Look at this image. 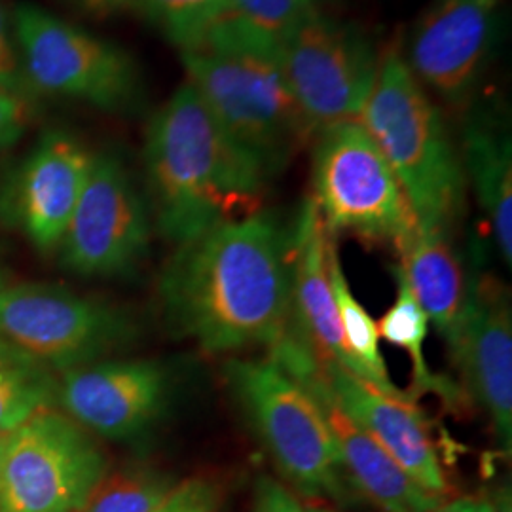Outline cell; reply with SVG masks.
I'll list each match as a JSON object with an SVG mask.
<instances>
[{"mask_svg": "<svg viewBox=\"0 0 512 512\" xmlns=\"http://www.w3.org/2000/svg\"><path fill=\"white\" fill-rule=\"evenodd\" d=\"M162 296L169 321L205 351L272 349L291 327L289 241L266 215L222 222L179 247Z\"/></svg>", "mask_w": 512, "mask_h": 512, "instance_id": "6da1fadb", "label": "cell"}, {"mask_svg": "<svg viewBox=\"0 0 512 512\" xmlns=\"http://www.w3.org/2000/svg\"><path fill=\"white\" fill-rule=\"evenodd\" d=\"M143 158L152 219L177 247L253 215L268 181L188 82L150 118Z\"/></svg>", "mask_w": 512, "mask_h": 512, "instance_id": "7a4b0ae2", "label": "cell"}, {"mask_svg": "<svg viewBox=\"0 0 512 512\" xmlns=\"http://www.w3.org/2000/svg\"><path fill=\"white\" fill-rule=\"evenodd\" d=\"M277 46L226 16L200 48L181 54L186 82L266 179L313 135L289 90Z\"/></svg>", "mask_w": 512, "mask_h": 512, "instance_id": "3957f363", "label": "cell"}, {"mask_svg": "<svg viewBox=\"0 0 512 512\" xmlns=\"http://www.w3.org/2000/svg\"><path fill=\"white\" fill-rule=\"evenodd\" d=\"M403 186L423 230H448L465 209L467 177L439 107L397 48L380 55L359 118Z\"/></svg>", "mask_w": 512, "mask_h": 512, "instance_id": "277c9868", "label": "cell"}, {"mask_svg": "<svg viewBox=\"0 0 512 512\" xmlns=\"http://www.w3.org/2000/svg\"><path fill=\"white\" fill-rule=\"evenodd\" d=\"M12 23L35 97L71 99L103 112H128L141 103V71L124 48L29 2L12 10Z\"/></svg>", "mask_w": 512, "mask_h": 512, "instance_id": "5b68a950", "label": "cell"}, {"mask_svg": "<svg viewBox=\"0 0 512 512\" xmlns=\"http://www.w3.org/2000/svg\"><path fill=\"white\" fill-rule=\"evenodd\" d=\"M311 200L330 236L349 234L397 251L420 224L403 186L361 122L319 133Z\"/></svg>", "mask_w": 512, "mask_h": 512, "instance_id": "8992f818", "label": "cell"}, {"mask_svg": "<svg viewBox=\"0 0 512 512\" xmlns=\"http://www.w3.org/2000/svg\"><path fill=\"white\" fill-rule=\"evenodd\" d=\"M228 382L275 459L298 490L315 497H342V465L319 403L279 366L232 361Z\"/></svg>", "mask_w": 512, "mask_h": 512, "instance_id": "52a82bcc", "label": "cell"}, {"mask_svg": "<svg viewBox=\"0 0 512 512\" xmlns=\"http://www.w3.org/2000/svg\"><path fill=\"white\" fill-rule=\"evenodd\" d=\"M107 473L84 427L50 408L6 435L0 512H78Z\"/></svg>", "mask_w": 512, "mask_h": 512, "instance_id": "ba28073f", "label": "cell"}, {"mask_svg": "<svg viewBox=\"0 0 512 512\" xmlns=\"http://www.w3.org/2000/svg\"><path fill=\"white\" fill-rule=\"evenodd\" d=\"M277 55L313 135L359 122L380 65L361 29L315 12L279 40Z\"/></svg>", "mask_w": 512, "mask_h": 512, "instance_id": "9c48e42d", "label": "cell"}, {"mask_svg": "<svg viewBox=\"0 0 512 512\" xmlns=\"http://www.w3.org/2000/svg\"><path fill=\"white\" fill-rule=\"evenodd\" d=\"M129 338L109 304L52 283L0 287V340L54 374L99 361Z\"/></svg>", "mask_w": 512, "mask_h": 512, "instance_id": "30bf717a", "label": "cell"}, {"mask_svg": "<svg viewBox=\"0 0 512 512\" xmlns=\"http://www.w3.org/2000/svg\"><path fill=\"white\" fill-rule=\"evenodd\" d=\"M150 241V211L124 162L93 154L92 171L59 245L63 266L84 277L133 270Z\"/></svg>", "mask_w": 512, "mask_h": 512, "instance_id": "8fae6325", "label": "cell"}, {"mask_svg": "<svg viewBox=\"0 0 512 512\" xmlns=\"http://www.w3.org/2000/svg\"><path fill=\"white\" fill-rule=\"evenodd\" d=\"M501 0H431L416 19L406 65L421 86L454 109H465L490 63Z\"/></svg>", "mask_w": 512, "mask_h": 512, "instance_id": "7c38bea8", "label": "cell"}, {"mask_svg": "<svg viewBox=\"0 0 512 512\" xmlns=\"http://www.w3.org/2000/svg\"><path fill=\"white\" fill-rule=\"evenodd\" d=\"M93 154L50 129L19 160L0 192V213L40 253H55L88 183Z\"/></svg>", "mask_w": 512, "mask_h": 512, "instance_id": "4fadbf2b", "label": "cell"}, {"mask_svg": "<svg viewBox=\"0 0 512 512\" xmlns=\"http://www.w3.org/2000/svg\"><path fill=\"white\" fill-rule=\"evenodd\" d=\"M169 380L156 361H95L57 376L55 406L105 439H129L164 410Z\"/></svg>", "mask_w": 512, "mask_h": 512, "instance_id": "5bb4252c", "label": "cell"}, {"mask_svg": "<svg viewBox=\"0 0 512 512\" xmlns=\"http://www.w3.org/2000/svg\"><path fill=\"white\" fill-rule=\"evenodd\" d=\"M272 361L319 403L342 471L376 507L384 512H429L439 505L440 497L418 486L382 444L334 404L323 384L321 363L310 349L298 342H287L275 351Z\"/></svg>", "mask_w": 512, "mask_h": 512, "instance_id": "9a60e30c", "label": "cell"}, {"mask_svg": "<svg viewBox=\"0 0 512 512\" xmlns=\"http://www.w3.org/2000/svg\"><path fill=\"white\" fill-rule=\"evenodd\" d=\"M448 348L471 395L492 418L501 444L511 450V308L495 281L473 279L467 285L458 330Z\"/></svg>", "mask_w": 512, "mask_h": 512, "instance_id": "2e32d148", "label": "cell"}, {"mask_svg": "<svg viewBox=\"0 0 512 512\" xmlns=\"http://www.w3.org/2000/svg\"><path fill=\"white\" fill-rule=\"evenodd\" d=\"M308 198L289 239L291 329L321 365H334L368 384L365 368L351 355L330 289L329 251L334 243ZM370 385V384H368Z\"/></svg>", "mask_w": 512, "mask_h": 512, "instance_id": "e0dca14e", "label": "cell"}, {"mask_svg": "<svg viewBox=\"0 0 512 512\" xmlns=\"http://www.w3.org/2000/svg\"><path fill=\"white\" fill-rule=\"evenodd\" d=\"M321 376L334 404L382 444L406 475L429 494L446 492L435 442L414 401L384 395L340 366L321 365Z\"/></svg>", "mask_w": 512, "mask_h": 512, "instance_id": "ac0fdd59", "label": "cell"}, {"mask_svg": "<svg viewBox=\"0 0 512 512\" xmlns=\"http://www.w3.org/2000/svg\"><path fill=\"white\" fill-rule=\"evenodd\" d=\"M463 171L490 222L503 260L512 264V145L501 112L473 109L463 131Z\"/></svg>", "mask_w": 512, "mask_h": 512, "instance_id": "d6986e66", "label": "cell"}, {"mask_svg": "<svg viewBox=\"0 0 512 512\" xmlns=\"http://www.w3.org/2000/svg\"><path fill=\"white\" fill-rule=\"evenodd\" d=\"M399 255V268L421 310L450 346L458 330L467 294L458 256L450 241L444 232L418 228V232L399 249Z\"/></svg>", "mask_w": 512, "mask_h": 512, "instance_id": "ffe728a7", "label": "cell"}, {"mask_svg": "<svg viewBox=\"0 0 512 512\" xmlns=\"http://www.w3.org/2000/svg\"><path fill=\"white\" fill-rule=\"evenodd\" d=\"M395 277H397V298L378 323L380 338H384L389 344L404 349L408 353L412 361V370H414V387H416L414 401L421 393H435L446 404H459L461 393L458 387L439 374H435L425 359V340L429 332V319L425 311L421 310L399 266L395 268Z\"/></svg>", "mask_w": 512, "mask_h": 512, "instance_id": "44dd1931", "label": "cell"}, {"mask_svg": "<svg viewBox=\"0 0 512 512\" xmlns=\"http://www.w3.org/2000/svg\"><path fill=\"white\" fill-rule=\"evenodd\" d=\"M329 279L346 344H348L351 355L355 357V361L365 368L368 384L372 385L374 389L382 391L384 395H389V397L414 401L410 395L401 391L389 378L384 355L380 351L378 323L370 317V313L355 298V294L351 293L348 279H346L344 268H342V262H340L338 249H336V243L330 245Z\"/></svg>", "mask_w": 512, "mask_h": 512, "instance_id": "7402d4cb", "label": "cell"}, {"mask_svg": "<svg viewBox=\"0 0 512 512\" xmlns=\"http://www.w3.org/2000/svg\"><path fill=\"white\" fill-rule=\"evenodd\" d=\"M57 376L0 340V433L55 408Z\"/></svg>", "mask_w": 512, "mask_h": 512, "instance_id": "603a6c76", "label": "cell"}, {"mask_svg": "<svg viewBox=\"0 0 512 512\" xmlns=\"http://www.w3.org/2000/svg\"><path fill=\"white\" fill-rule=\"evenodd\" d=\"M179 484L148 467L103 475L78 512H156Z\"/></svg>", "mask_w": 512, "mask_h": 512, "instance_id": "cb8c5ba5", "label": "cell"}, {"mask_svg": "<svg viewBox=\"0 0 512 512\" xmlns=\"http://www.w3.org/2000/svg\"><path fill=\"white\" fill-rule=\"evenodd\" d=\"M133 10L183 54L200 48L211 29L228 16V0H133Z\"/></svg>", "mask_w": 512, "mask_h": 512, "instance_id": "d4e9b609", "label": "cell"}, {"mask_svg": "<svg viewBox=\"0 0 512 512\" xmlns=\"http://www.w3.org/2000/svg\"><path fill=\"white\" fill-rule=\"evenodd\" d=\"M315 12L317 0H228L230 18L277 44Z\"/></svg>", "mask_w": 512, "mask_h": 512, "instance_id": "484cf974", "label": "cell"}, {"mask_svg": "<svg viewBox=\"0 0 512 512\" xmlns=\"http://www.w3.org/2000/svg\"><path fill=\"white\" fill-rule=\"evenodd\" d=\"M0 88L27 95L37 101V97L29 90L23 74L12 12L6 8L4 0H0Z\"/></svg>", "mask_w": 512, "mask_h": 512, "instance_id": "4316f807", "label": "cell"}, {"mask_svg": "<svg viewBox=\"0 0 512 512\" xmlns=\"http://www.w3.org/2000/svg\"><path fill=\"white\" fill-rule=\"evenodd\" d=\"M35 114V99L0 88V152L16 145Z\"/></svg>", "mask_w": 512, "mask_h": 512, "instance_id": "83f0119b", "label": "cell"}, {"mask_svg": "<svg viewBox=\"0 0 512 512\" xmlns=\"http://www.w3.org/2000/svg\"><path fill=\"white\" fill-rule=\"evenodd\" d=\"M217 507L215 490L203 480H186L156 512H213Z\"/></svg>", "mask_w": 512, "mask_h": 512, "instance_id": "f1b7e54d", "label": "cell"}, {"mask_svg": "<svg viewBox=\"0 0 512 512\" xmlns=\"http://www.w3.org/2000/svg\"><path fill=\"white\" fill-rule=\"evenodd\" d=\"M255 512H306V507L279 482L262 478L256 486Z\"/></svg>", "mask_w": 512, "mask_h": 512, "instance_id": "f546056e", "label": "cell"}, {"mask_svg": "<svg viewBox=\"0 0 512 512\" xmlns=\"http://www.w3.org/2000/svg\"><path fill=\"white\" fill-rule=\"evenodd\" d=\"M76 10L93 18H110L133 10V0H65Z\"/></svg>", "mask_w": 512, "mask_h": 512, "instance_id": "4dcf8cb0", "label": "cell"}, {"mask_svg": "<svg viewBox=\"0 0 512 512\" xmlns=\"http://www.w3.org/2000/svg\"><path fill=\"white\" fill-rule=\"evenodd\" d=\"M490 497H459L448 503H439L429 512H490Z\"/></svg>", "mask_w": 512, "mask_h": 512, "instance_id": "1f68e13d", "label": "cell"}, {"mask_svg": "<svg viewBox=\"0 0 512 512\" xmlns=\"http://www.w3.org/2000/svg\"><path fill=\"white\" fill-rule=\"evenodd\" d=\"M490 503H492L490 512H512L511 494H509V490L497 492L494 497H490Z\"/></svg>", "mask_w": 512, "mask_h": 512, "instance_id": "d6a6232c", "label": "cell"}, {"mask_svg": "<svg viewBox=\"0 0 512 512\" xmlns=\"http://www.w3.org/2000/svg\"><path fill=\"white\" fill-rule=\"evenodd\" d=\"M4 442H6V435L0 433V459H2V450H4Z\"/></svg>", "mask_w": 512, "mask_h": 512, "instance_id": "836d02e7", "label": "cell"}, {"mask_svg": "<svg viewBox=\"0 0 512 512\" xmlns=\"http://www.w3.org/2000/svg\"><path fill=\"white\" fill-rule=\"evenodd\" d=\"M306 512H334V511H329V509H317V507H310V509H308V507H306Z\"/></svg>", "mask_w": 512, "mask_h": 512, "instance_id": "e575fe53", "label": "cell"}]
</instances>
